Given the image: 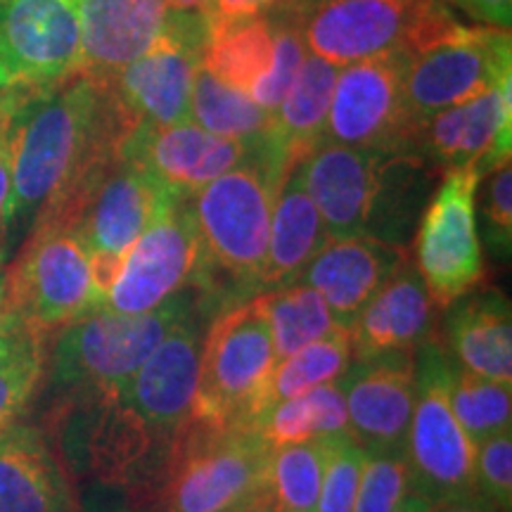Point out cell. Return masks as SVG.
Segmentation results:
<instances>
[{"label":"cell","mask_w":512,"mask_h":512,"mask_svg":"<svg viewBox=\"0 0 512 512\" xmlns=\"http://www.w3.org/2000/svg\"><path fill=\"white\" fill-rule=\"evenodd\" d=\"M202 332L197 309L176 325L131 380L95 401L91 453L114 484L159 489L183 434L195 425Z\"/></svg>","instance_id":"obj_1"},{"label":"cell","mask_w":512,"mask_h":512,"mask_svg":"<svg viewBox=\"0 0 512 512\" xmlns=\"http://www.w3.org/2000/svg\"><path fill=\"white\" fill-rule=\"evenodd\" d=\"M136 126L110 81L86 72L46 88H24L5 126L12 164V223L41 214L88 164L121 150Z\"/></svg>","instance_id":"obj_2"},{"label":"cell","mask_w":512,"mask_h":512,"mask_svg":"<svg viewBox=\"0 0 512 512\" xmlns=\"http://www.w3.org/2000/svg\"><path fill=\"white\" fill-rule=\"evenodd\" d=\"M299 174L330 238L406 247L430 200L434 166L418 152L318 143Z\"/></svg>","instance_id":"obj_3"},{"label":"cell","mask_w":512,"mask_h":512,"mask_svg":"<svg viewBox=\"0 0 512 512\" xmlns=\"http://www.w3.org/2000/svg\"><path fill=\"white\" fill-rule=\"evenodd\" d=\"M280 176L259 157L204 185L190 197L202 245V275L195 290L252 294L261 287L271 214Z\"/></svg>","instance_id":"obj_4"},{"label":"cell","mask_w":512,"mask_h":512,"mask_svg":"<svg viewBox=\"0 0 512 512\" xmlns=\"http://www.w3.org/2000/svg\"><path fill=\"white\" fill-rule=\"evenodd\" d=\"M188 290L147 313L93 309L55 332L50 351V380L67 399L100 401L117 389L150 358L197 299Z\"/></svg>","instance_id":"obj_5"},{"label":"cell","mask_w":512,"mask_h":512,"mask_svg":"<svg viewBox=\"0 0 512 512\" xmlns=\"http://www.w3.org/2000/svg\"><path fill=\"white\" fill-rule=\"evenodd\" d=\"M171 197L178 195L114 150L57 192L36 223L69 230L91 259L121 261Z\"/></svg>","instance_id":"obj_6"},{"label":"cell","mask_w":512,"mask_h":512,"mask_svg":"<svg viewBox=\"0 0 512 512\" xmlns=\"http://www.w3.org/2000/svg\"><path fill=\"white\" fill-rule=\"evenodd\" d=\"M299 17L306 50L335 67L422 53L465 29L444 0H332Z\"/></svg>","instance_id":"obj_7"},{"label":"cell","mask_w":512,"mask_h":512,"mask_svg":"<svg viewBox=\"0 0 512 512\" xmlns=\"http://www.w3.org/2000/svg\"><path fill=\"white\" fill-rule=\"evenodd\" d=\"M271 446L252 425H204L183 434L159 484L166 512H252Z\"/></svg>","instance_id":"obj_8"},{"label":"cell","mask_w":512,"mask_h":512,"mask_svg":"<svg viewBox=\"0 0 512 512\" xmlns=\"http://www.w3.org/2000/svg\"><path fill=\"white\" fill-rule=\"evenodd\" d=\"M278 366L254 297L233 306L202 337L195 420L204 425H252L264 411L266 389Z\"/></svg>","instance_id":"obj_9"},{"label":"cell","mask_w":512,"mask_h":512,"mask_svg":"<svg viewBox=\"0 0 512 512\" xmlns=\"http://www.w3.org/2000/svg\"><path fill=\"white\" fill-rule=\"evenodd\" d=\"M453 363L437 339L415 349V406L406 437L413 494L430 503L475 491V444L451 408Z\"/></svg>","instance_id":"obj_10"},{"label":"cell","mask_w":512,"mask_h":512,"mask_svg":"<svg viewBox=\"0 0 512 512\" xmlns=\"http://www.w3.org/2000/svg\"><path fill=\"white\" fill-rule=\"evenodd\" d=\"M5 306L36 337L48 339L95 309L91 256L69 230L36 223L5 273Z\"/></svg>","instance_id":"obj_11"},{"label":"cell","mask_w":512,"mask_h":512,"mask_svg":"<svg viewBox=\"0 0 512 512\" xmlns=\"http://www.w3.org/2000/svg\"><path fill=\"white\" fill-rule=\"evenodd\" d=\"M200 275L202 245L190 197H171L126 252L98 309L128 316L147 313L197 287Z\"/></svg>","instance_id":"obj_12"},{"label":"cell","mask_w":512,"mask_h":512,"mask_svg":"<svg viewBox=\"0 0 512 512\" xmlns=\"http://www.w3.org/2000/svg\"><path fill=\"white\" fill-rule=\"evenodd\" d=\"M477 181L475 171H448L415 228V271L439 309L477 290L484 280L475 221Z\"/></svg>","instance_id":"obj_13"},{"label":"cell","mask_w":512,"mask_h":512,"mask_svg":"<svg viewBox=\"0 0 512 512\" xmlns=\"http://www.w3.org/2000/svg\"><path fill=\"white\" fill-rule=\"evenodd\" d=\"M510 31L465 27L439 46L408 55L403 93L415 128L432 114L463 105L512 79Z\"/></svg>","instance_id":"obj_14"},{"label":"cell","mask_w":512,"mask_h":512,"mask_svg":"<svg viewBox=\"0 0 512 512\" xmlns=\"http://www.w3.org/2000/svg\"><path fill=\"white\" fill-rule=\"evenodd\" d=\"M408 55H380L339 67L323 140L366 150L415 152L403 76Z\"/></svg>","instance_id":"obj_15"},{"label":"cell","mask_w":512,"mask_h":512,"mask_svg":"<svg viewBox=\"0 0 512 512\" xmlns=\"http://www.w3.org/2000/svg\"><path fill=\"white\" fill-rule=\"evenodd\" d=\"M204 43L207 17L166 15L150 48L114 76L112 91L136 124L171 126L188 121L192 83L202 67Z\"/></svg>","instance_id":"obj_16"},{"label":"cell","mask_w":512,"mask_h":512,"mask_svg":"<svg viewBox=\"0 0 512 512\" xmlns=\"http://www.w3.org/2000/svg\"><path fill=\"white\" fill-rule=\"evenodd\" d=\"M0 67L29 88L81 72V0H0Z\"/></svg>","instance_id":"obj_17"},{"label":"cell","mask_w":512,"mask_h":512,"mask_svg":"<svg viewBox=\"0 0 512 512\" xmlns=\"http://www.w3.org/2000/svg\"><path fill=\"white\" fill-rule=\"evenodd\" d=\"M512 79L489 93L432 114L415 128V152L446 171H475L482 178L510 162Z\"/></svg>","instance_id":"obj_18"},{"label":"cell","mask_w":512,"mask_h":512,"mask_svg":"<svg viewBox=\"0 0 512 512\" xmlns=\"http://www.w3.org/2000/svg\"><path fill=\"white\" fill-rule=\"evenodd\" d=\"M121 155L147 171L162 188L178 197H192L235 166L261 159V150L214 136L188 119L171 126L138 124L121 147Z\"/></svg>","instance_id":"obj_19"},{"label":"cell","mask_w":512,"mask_h":512,"mask_svg":"<svg viewBox=\"0 0 512 512\" xmlns=\"http://www.w3.org/2000/svg\"><path fill=\"white\" fill-rule=\"evenodd\" d=\"M349 437L363 451H406L415 406V351L351 363L344 373Z\"/></svg>","instance_id":"obj_20"},{"label":"cell","mask_w":512,"mask_h":512,"mask_svg":"<svg viewBox=\"0 0 512 512\" xmlns=\"http://www.w3.org/2000/svg\"><path fill=\"white\" fill-rule=\"evenodd\" d=\"M406 247L373 238H332L297 283L325 299L339 325L349 328L370 299L408 264Z\"/></svg>","instance_id":"obj_21"},{"label":"cell","mask_w":512,"mask_h":512,"mask_svg":"<svg viewBox=\"0 0 512 512\" xmlns=\"http://www.w3.org/2000/svg\"><path fill=\"white\" fill-rule=\"evenodd\" d=\"M434 309L420 273L408 261L349 325L351 361L415 351L434 339Z\"/></svg>","instance_id":"obj_22"},{"label":"cell","mask_w":512,"mask_h":512,"mask_svg":"<svg viewBox=\"0 0 512 512\" xmlns=\"http://www.w3.org/2000/svg\"><path fill=\"white\" fill-rule=\"evenodd\" d=\"M166 22L164 0H81V72L112 81Z\"/></svg>","instance_id":"obj_23"},{"label":"cell","mask_w":512,"mask_h":512,"mask_svg":"<svg viewBox=\"0 0 512 512\" xmlns=\"http://www.w3.org/2000/svg\"><path fill=\"white\" fill-rule=\"evenodd\" d=\"M339 67L320 60L316 55H306L297 79L290 91L271 112L264 162L268 169L283 176L292 164L302 162L309 152L323 140L325 119L335 93Z\"/></svg>","instance_id":"obj_24"},{"label":"cell","mask_w":512,"mask_h":512,"mask_svg":"<svg viewBox=\"0 0 512 512\" xmlns=\"http://www.w3.org/2000/svg\"><path fill=\"white\" fill-rule=\"evenodd\" d=\"M446 342L460 368L512 384V311L498 290H472L446 306Z\"/></svg>","instance_id":"obj_25"},{"label":"cell","mask_w":512,"mask_h":512,"mask_svg":"<svg viewBox=\"0 0 512 512\" xmlns=\"http://www.w3.org/2000/svg\"><path fill=\"white\" fill-rule=\"evenodd\" d=\"M330 240L318 207L304 188L299 162L292 164L280 176L278 190H275L266 264L261 271V290H275V287L297 283L313 256Z\"/></svg>","instance_id":"obj_26"},{"label":"cell","mask_w":512,"mask_h":512,"mask_svg":"<svg viewBox=\"0 0 512 512\" xmlns=\"http://www.w3.org/2000/svg\"><path fill=\"white\" fill-rule=\"evenodd\" d=\"M72 494L43 434L12 425L0 434V512H69Z\"/></svg>","instance_id":"obj_27"},{"label":"cell","mask_w":512,"mask_h":512,"mask_svg":"<svg viewBox=\"0 0 512 512\" xmlns=\"http://www.w3.org/2000/svg\"><path fill=\"white\" fill-rule=\"evenodd\" d=\"M275 50L273 8L256 15L207 24L202 67L216 79L249 95L271 72Z\"/></svg>","instance_id":"obj_28"},{"label":"cell","mask_w":512,"mask_h":512,"mask_svg":"<svg viewBox=\"0 0 512 512\" xmlns=\"http://www.w3.org/2000/svg\"><path fill=\"white\" fill-rule=\"evenodd\" d=\"M342 377L275 403L252 422V427L271 448L349 434Z\"/></svg>","instance_id":"obj_29"},{"label":"cell","mask_w":512,"mask_h":512,"mask_svg":"<svg viewBox=\"0 0 512 512\" xmlns=\"http://www.w3.org/2000/svg\"><path fill=\"white\" fill-rule=\"evenodd\" d=\"M254 302L266 320L278 363L339 328L325 299L309 285L275 287L256 294Z\"/></svg>","instance_id":"obj_30"},{"label":"cell","mask_w":512,"mask_h":512,"mask_svg":"<svg viewBox=\"0 0 512 512\" xmlns=\"http://www.w3.org/2000/svg\"><path fill=\"white\" fill-rule=\"evenodd\" d=\"M325 439L271 448L264 489L252 512H316Z\"/></svg>","instance_id":"obj_31"},{"label":"cell","mask_w":512,"mask_h":512,"mask_svg":"<svg viewBox=\"0 0 512 512\" xmlns=\"http://www.w3.org/2000/svg\"><path fill=\"white\" fill-rule=\"evenodd\" d=\"M188 119L214 136L238 140L264 152L271 112L261 110L249 95L226 86L200 67L192 83Z\"/></svg>","instance_id":"obj_32"},{"label":"cell","mask_w":512,"mask_h":512,"mask_svg":"<svg viewBox=\"0 0 512 512\" xmlns=\"http://www.w3.org/2000/svg\"><path fill=\"white\" fill-rule=\"evenodd\" d=\"M351 366V337L349 328L339 325L316 342L306 344L297 354L280 361L273 370L271 384L266 389L264 411L275 403L294 399V396L311 392L320 384L335 382ZM261 411V413H264Z\"/></svg>","instance_id":"obj_33"},{"label":"cell","mask_w":512,"mask_h":512,"mask_svg":"<svg viewBox=\"0 0 512 512\" xmlns=\"http://www.w3.org/2000/svg\"><path fill=\"white\" fill-rule=\"evenodd\" d=\"M448 399L475 448L498 432L512 430V384L486 380L458 366L451 368Z\"/></svg>","instance_id":"obj_34"},{"label":"cell","mask_w":512,"mask_h":512,"mask_svg":"<svg viewBox=\"0 0 512 512\" xmlns=\"http://www.w3.org/2000/svg\"><path fill=\"white\" fill-rule=\"evenodd\" d=\"M46 339L22 328L0 354V434L17 425L46 373Z\"/></svg>","instance_id":"obj_35"},{"label":"cell","mask_w":512,"mask_h":512,"mask_svg":"<svg viewBox=\"0 0 512 512\" xmlns=\"http://www.w3.org/2000/svg\"><path fill=\"white\" fill-rule=\"evenodd\" d=\"M479 242L496 259H510L512 249V166L505 162L484 174L475 188Z\"/></svg>","instance_id":"obj_36"},{"label":"cell","mask_w":512,"mask_h":512,"mask_svg":"<svg viewBox=\"0 0 512 512\" xmlns=\"http://www.w3.org/2000/svg\"><path fill=\"white\" fill-rule=\"evenodd\" d=\"M413 494L406 451H366L351 512H394Z\"/></svg>","instance_id":"obj_37"},{"label":"cell","mask_w":512,"mask_h":512,"mask_svg":"<svg viewBox=\"0 0 512 512\" xmlns=\"http://www.w3.org/2000/svg\"><path fill=\"white\" fill-rule=\"evenodd\" d=\"M366 451L349 434L325 439L323 479L316 512H351L356 503Z\"/></svg>","instance_id":"obj_38"},{"label":"cell","mask_w":512,"mask_h":512,"mask_svg":"<svg viewBox=\"0 0 512 512\" xmlns=\"http://www.w3.org/2000/svg\"><path fill=\"white\" fill-rule=\"evenodd\" d=\"M475 491L498 510H512V430H503L477 444Z\"/></svg>","instance_id":"obj_39"},{"label":"cell","mask_w":512,"mask_h":512,"mask_svg":"<svg viewBox=\"0 0 512 512\" xmlns=\"http://www.w3.org/2000/svg\"><path fill=\"white\" fill-rule=\"evenodd\" d=\"M451 3L482 27L510 31L512 0H451Z\"/></svg>","instance_id":"obj_40"},{"label":"cell","mask_w":512,"mask_h":512,"mask_svg":"<svg viewBox=\"0 0 512 512\" xmlns=\"http://www.w3.org/2000/svg\"><path fill=\"white\" fill-rule=\"evenodd\" d=\"M5 126H0V240L12 223V164Z\"/></svg>","instance_id":"obj_41"},{"label":"cell","mask_w":512,"mask_h":512,"mask_svg":"<svg viewBox=\"0 0 512 512\" xmlns=\"http://www.w3.org/2000/svg\"><path fill=\"white\" fill-rule=\"evenodd\" d=\"M275 3L278 0H209L204 17H207V24L223 22V19L256 15V12H264Z\"/></svg>","instance_id":"obj_42"},{"label":"cell","mask_w":512,"mask_h":512,"mask_svg":"<svg viewBox=\"0 0 512 512\" xmlns=\"http://www.w3.org/2000/svg\"><path fill=\"white\" fill-rule=\"evenodd\" d=\"M430 512H503V510H498L494 503H489L484 496H479L477 491H472V494L453 496V498H446V501L432 503Z\"/></svg>","instance_id":"obj_43"},{"label":"cell","mask_w":512,"mask_h":512,"mask_svg":"<svg viewBox=\"0 0 512 512\" xmlns=\"http://www.w3.org/2000/svg\"><path fill=\"white\" fill-rule=\"evenodd\" d=\"M22 328L24 325L5 306V273H0V354L10 347L12 339L17 337V332Z\"/></svg>","instance_id":"obj_44"},{"label":"cell","mask_w":512,"mask_h":512,"mask_svg":"<svg viewBox=\"0 0 512 512\" xmlns=\"http://www.w3.org/2000/svg\"><path fill=\"white\" fill-rule=\"evenodd\" d=\"M166 15H202L209 0H164Z\"/></svg>","instance_id":"obj_45"},{"label":"cell","mask_w":512,"mask_h":512,"mask_svg":"<svg viewBox=\"0 0 512 512\" xmlns=\"http://www.w3.org/2000/svg\"><path fill=\"white\" fill-rule=\"evenodd\" d=\"M432 503L418 494H408L394 512H430Z\"/></svg>","instance_id":"obj_46"},{"label":"cell","mask_w":512,"mask_h":512,"mask_svg":"<svg viewBox=\"0 0 512 512\" xmlns=\"http://www.w3.org/2000/svg\"><path fill=\"white\" fill-rule=\"evenodd\" d=\"M278 3L290 5V8H292L294 12H297V15H304V12L318 8V5L332 3V0H278Z\"/></svg>","instance_id":"obj_47"},{"label":"cell","mask_w":512,"mask_h":512,"mask_svg":"<svg viewBox=\"0 0 512 512\" xmlns=\"http://www.w3.org/2000/svg\"><path fill=\"white\" fill-rule=\"evenodd\" d=\"M12 86H15V83L8 79V74H5L3 67H0V88H12Z\"/></svg>","instance_id":"obj_48"},{"label":"cell","mask_w":512,"mask_h":512,"mask_svg":"<svg viewBox=\"0 0 512 512\" xmlns=\"http://www.w3.org/2000/svg\"><path fill=\"white\" fill-rule=\"evenodd\" d=\"M0 259H3V240H0Z\"/></svg>","instance_id":"obj_49"}]
</instances>
